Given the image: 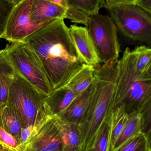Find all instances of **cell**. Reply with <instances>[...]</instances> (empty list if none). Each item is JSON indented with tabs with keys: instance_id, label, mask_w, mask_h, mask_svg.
I'll return each mask as SVG.
<instances>
[{
	"instance_id": "cell-18",
	"label": "cell",
	"mask_w": 151,
	"mask_h": 151,
	"mask_svg": "<svg viewBox=\"0 0 151 151\" xmlns=\"http://www.w3.org/2000/svg\"><path fill=\"white\" fill-rule=\"evenodd\" d=\"M144 123L143 115L141 113L134 112L128 114L126 123L122 132L115 142L112 151L115 150L124 142L132 137L142 132Z\"/></svg>"
},
{
	"instance_id": "cell-9",
	"label": "cell",
	"mask_w": 151,
	"mask_h": 151,
	"mask_svg": "<svg viewBox=\"0 0 151 151\" xmlns=\"http://www.w3.org/2000/svg\"><path fill=\"white\" fill-rule=\"evenodd\" d=\"M24 151H62L60 134L53 117L49 118L29 139Z\"/></svg>"
},
{
	"instance_id": "cell-21",
	"label": "cell",
	"mask_w": 151,
	"mask_h": 151,
	"mask_svg": "<svg viewBox=\"0 0 151 151\" xmlns=\"http://www.w3.org/2000/svg\"><path fill=\"white\" fill-rule=\"evenodd\" d=\"M113 151H151V137L140 132Z\"/></svg>"
},
{
	"instance_id": "cell-20",
	"label": "cell",
	"mask_w": 151,
	"mask_h": 151,
	"mask_svg": "<svg viewBox=\"0 0 151 151\" xmlns=\"http://www.w3.org/2000/svg\"><path fill=\"white\" fill-rule=\"evenodd\" d=\"M128 114L124 105L115 108L111 113L109 151H112L114 144L126 123Z\"/></svg>"
},
{
	"instance_id": "cell-25",
	"label": "cell",
	"mask_w": 151,
	"mask_h": 151,
	"mask_svg": "<svg viewBox=\"0 0 151 151\" xmlns=\"http://www.w3.org/2000/svg\"><path fill=\"white\" fill-rule=\"evenodd\" d=\"M15 5L12 0H0V39L4 34L9 17Z\"/></svg>"
},
{
	"instance_id": "cell-3",
	"label": "cell",
	"mask_w": 151,
	"mask_h": 151,
	"mask_svg": "<svg viewBox=\"0 0 151 151\" xmlns=\"http://www.w3.org/2000/svg\"><path fill=\"white\" fill-rule=\"evenodd\" d=\"M115 62L103 64L96 69L94 93L87 114L79 126L82 151L94 144L100 126L111 113L115 89Z\"/></svg>"
},
{
	"instance_id": "cell-14",
	"label": "cell",
	"mask_w": 151,
	"mask_h": 151,
	"mask_svg": "<svg viewBox=\"0 0 151 151\" xmlns=\"http://www.w3.org/2000/svg\"><path fill=\"white\" fill-rule=\"evenodd\" d=\"M52 117L60 134L62 151H82L79 126L62 120L57 117Z\"/></svg>"
},
{
	"instance_id": "cell-2",
	"label": "cell",
	"mask_w": 151,
	"mask_h": 151,
	"mask_svg": "<svg viewBox=\"0 0 151 151\" xmlns=\"http://www.w3.org/2000/svg\"><path fill=\"white\" fill-rule=\"evenodd\" d=\"M115 83L111 112L121 105H124L128 114L150 112L151 81L137 74L129 48L125 50L121 58L115 62Z\"/></svg>"
},
{
	"instance_id": "cell-30",
	"label": "cell",
	"mask_w": 151,
	"mask_h": 151,
	"mask_svg": "<svg viewBox=\"0 0 151 151\" xmlns=\"http://www.w3.org/2000/svg\"><path fill=\"white\" fill-rule=\"evenodd\" d=\"M0 151H9L0 142Z\"/></svg>"
},
{
	"instance_id": "cell-5",
	"label": "cell",
	"mask_w": 151,
	"mask_h": 151,
	"mask_svg": "<svg viewBox=\"0 0 151 151\" xmlns=\"http://www.w3.org/2000/svg\"><path fill=\"white\" fill-rule=\"evenodd\" d=\"M107 10L118 29L126 37L151 44V13L135 3L111 4L105 2Z\"/></svg>"
},
{
	"instance_id": "cell-19",
	"label": "cell",
	"mask_w": 151,
	"mask_h": 151,
	"mask_svg": "<svg viewBox=\"0 0 151 151\" xmlns=\"http://www.w3.org/2000/svg\"><path fill=\"white\" fill-rule=\"evenodd\" d=\"M134 67L137 74L144 79L151 80V50L146 46L136 47L131 50Z\"/></svg>"
},
{
	"instance_id": "cell-13",
	"label": "cell",
	"mask_w": 151,
	"mask_h": 151,
	"mask_svg": "<svg viewBox=\"0 0 151 151\" xmlns=\"http://www.w3.org/2000/svg\"><path fill=\"white\" fill-rule=\"evenodd\" d=\"M76 96L65 84L53 90L44 102L46 114L51 117H57L67 108Z\"/></svg>"
},
{
	"instance_id": "cell-27",
	"label": "cell",
	"mask_w": 151,
	"mask_h": 151,
	"mask_svg": "<svg viewBox=\"0 0 151 151\" xmlns=\"http://www.w3.org/2000/svg\"><path fill=\"white\" fill-rule=\"evenodd\" d=\"M135 3L143 9L151 13V0H137Z\"/></svg>"
},
{
	"instance_id": "cell-1",
	"label": "cell",
	"mask_w": 151,
	"mask_h": 151,
	"mask_svg": "<svg viewBox=\"0 0 151 151\" xmlns=\"http://www.w3.org/2000/svg\"><path fill=\"white\" fill-rule=\"evenodd\" d=\"M64 19L53 20L24 40L40 58L53 90L66 84L84 64Z\"/></svg>"
},
{
	"instance_id": "cell-23",
	"label": "cell",
	"mask_w": 151,
	"mask_h": 151,
	"mask_svg": "<svg viewBox=\"0 0 151 151\" xmlns=\"http://www.w3.org/2000/svg\"><path fill=\"white\" fill-rule=\"evenodd\" d=\"M71 6L88 16L99 13L104 0H67Z\"/></svg>"
},
{
	"instance_id": "cell-16",
	"label": "cell",
	"mask_w": 151,
	"mask_h": 151,
	"mask_svg": "<svg viewBox=\"0 0 151 151\" xmlns=\"http://www.w3.org/2000/svg\"><path fill=\"white\" fill-rule=\"evenodd\" d=\"M15 73L4 49L0 50V108L8 101L9 89Z\"/></svg>"
},
{
	"instance_id": "cell-7",
	"label": "cell",
	"mask_w": 151,
	"mask_h": 151,
	"mask_svg": "<svg viewBox=\"0 0 151 151\" xmlns=\"http://www.w3.org/2000/svg\"><path fill=\"white\" fill-rule=\"evenodd\" d=\"M86 27L100 63L108 64L118 60L120 47L118 29L111 18L99 13L89 15Z\"/></svg>"
},
{
	"instance_id": "cell-8",
	"label": "cell",
	"mask_w": 151,
	"mask_h": 151,
	"mask_svg": "<svg viewBox=\"0 0 151 151\" xmlns=\"http://www.w3.org/2000/svg\"><path fill=\"white\" fill-rule=\"evenodd\" d=\"M32 0H21L15 5L11 13L1 38L10 42L23 41L46 24L31 21L29 16Z\"/></svg>"
},
{
	"instance_id": "cell-28",
	"label": "cell",
	"mask_w": 151,
	"mask_h": 151,
	"mask_svg": "<svg viewBox=\"0 0 151 151\" xmlns=\"http://www.w3.org/2000/svg\"><path fill=\"white\" fill-rule=\"evenodd\" d=\"M105 1V0H104ZM105 2L111 4L135 3L137 0H105Z\"/></svg>"
},
{
	"instance_id": "cell-11",
	"label": "cell",
	"mask_w": 151,
	"mask_h": 151,
	"mask_svg": "<svg viewBox=\"0 0 151 151\" xmlns=\"http://www.w3.org/2000/svg\"><path fill=\"white\" fill-rule=\"evenodd\" d=\"M94 90L95 80L87 89L76 96L67 108L58 116L56 117L80 126L88 110Z\"/></svg>"
},
{
	"instance_id": "cell-6",
	"label": "cell",
	"mask_w": 151,
	"mask_h": 151,
	"mask_svg": "<svg viewBox=\"0 0 151 151\" xmlns=\"http://www.w3.org/2000/svg\"><path fill=\"white\" fill-rule=\"evenodd\" d=\"M15 70L35 88L48 96L53 90L44 67L33 50L24 41L12 42L4 49Z\"/></svg>"
},
{
	"instance_id": "cell-31",
	"label": "cell",
	"mask_w": 151,
	"mask_h": 151,
	"mask_svg": "<svg viewBox=\"0 0 151 151\" xmlns=\"http://www.w3.org/2000/svg\"><path fill=\"white\" fill-rule=\"evenodd\" d=\"M12 1L15 4H17L19 2H20L21 0H12Z\"/></svg>"
},
{
	"instance_id": "cell-12",
	"label": "cell",
	"mask_w": 151,
	"mask_h": 151,
	"mask_svg": "<svg viewBox=\"0 0 151 151\" xmlns=\"http://www.w3.org/2000/svg\"><path fill=\"white\" fill-rule=\"evenodd\" d=\"M29 16L32 22L46 24L56 19H66L63 8L47 0H32Z\"/></svg>"
},
{
	"instance_id": "cell-4",
	"label": "cell",
	"mask_w": 151,
	"mask_h": 151,
	"mask_svg": "<svg viewBox=\"0 0 151 151\" xmlns=\"http://www.w3.org/2000/svg\"><path fill=\"white\" fill-rule=\"evenodd\" d=\"M16 71L10 86L8 102L14 106L22 121L23 128L48 117L44 108L48 96L35 88Z\"/></svg>"
},
{
	"instance_id": "cell-10",
	"label": "cell",
	"mask_w": 151,
	"mask_h": 151,
	"mask_svg": "<svg viewBox=\"0 0 151 151\" xmlns=\"http://www.w3.org/2000/svg\"><path fill=\"white\" fill-rule=\"evenodd\" d=\"M69 33L75 49L81 60L84 64L95 66L100 61L95 46L86 27L72 25Z\"/></svg>"
},
{
	"instance_id": "cell-17",
	"label": "cell",
	"mask_w": 151,
	"mask_h": 151,
	"mask_svg": "<svg viewBox=\"0 0 151 151\" xmlns=\"http://www.w3.org/2000/svg\"><path fill=\"white\" fill-rule=\"evenodd\" d=\"M95 66L84 64L65 84L78 96L86 90L95 80Z\"/></svg>"
},
{
	"instance_id": "cell-26",
	"label": "cell",
	"mask_w": 151,
	"mask_h": 151,
	"mask_svg": "<svg viewBox=\"0 0 151 151\" xmlns=\"http://www.w3.org/2000/svg\"><path fill=\"white\" fill-rule=\"evenodd\" d=\"M0 142L9 151H23L19 143L0 125Z\"/></svg>"
},
{
	"instance_id": "cell-15",
	"label": "cell",
	"mask_w": 151,
	"mask_h": 151,
	"mask_svg": "<svg viewBox=\"0 0 151 151\" xmlns=\"http://www.w3.org/2000/svg\"><path fill=\"white\" fill-rule=\"evenodd\" d=\"M0 125L19 143L23 129L22 121L14 106L8 101L5 105L0 108Z\"/></svg>"
},
{
	"instance_id": "cell-24",
	"label": "cell",
	"mask_w": 151,
	"mask_h": 151,
	"mask_svg": "<svg viewBox=\"0 0 151 151\" xmlns=\"http://www.w3.org/2000/svg\"><path fill=\"white\" fill-rule=\"evenodd\" d=\"M59 5L65 10L66 19L76 24H82L86 26L87 16L77 10L70 5L67 0H47Z\"/></svg>"
},
{
	"instance_id": "cell-22",
	"label": "cell",
	"mask_w": 151,
	"mask_h": 151,
	"mask_svg": "<svg viewBox=\"0 0 151 151\" xmlns=\"http://www.w3.org/2000/svg\"><path fill=\"white\" fill-rule=\"evenodd\" d=\"M111 113L107 115L100 126L95 139L97 151H109Z\"/></svg>"
},
{
	"instance_id": "cell-29",
	"label": "cell",
	"mask_w": 151,
	"mask_h": 151,
	"mask_svg": "<svg viewBox=\"0 0 151 151\" xmlns=\"http://www.w3.org/2000/svg\"><path fill=\"white\" fill-rule=\"evenodd\" d=\"M84 151H97L95 147V143L93 144V145H91L89 148Z\"/></svg>"
}]
</instances>
